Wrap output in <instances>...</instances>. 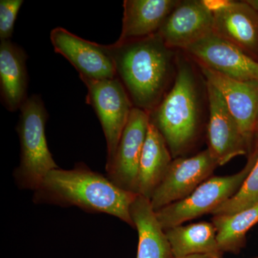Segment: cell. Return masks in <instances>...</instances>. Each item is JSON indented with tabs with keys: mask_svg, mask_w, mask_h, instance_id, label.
I'll return each mask as SVG.
<instances>
[{
	"mask_svg": "<svg viewBox=\"0 0 258 258\" xmlns=\"http://www.w3.org/2000/svg\"><path fill=\"white\" fill-rule=\"evenodd\" d=\"M116 76L134 107L151 113L169 91L176 72L175 50L158 34L108 45Z\"/></svg>",
	"mask_w": 258,
	"mask_h": 258,
	"instance_id": "cell-1",
	"label": "cell"
},
{
	"mask_svg": "<svg viewBox=\"0 0 258 258\" xmlns=\"http://www.w3.org/2000/svg\"><path fill=\"white\" fill-rule=\"evenodd\" d=\"M174 257L192 254L222 257L217 232L212 222H201L179 225L164 230Z\"/></svg>",
	"mask_w": 258,
	"mask_h": 258,
	"instance_id": "cell-19",
	"label": "cell"
},
{
	"mask_svg": "<svg viewBox=\"0 0 258 258\" xmlns=\"http://www.w3.org/2000/svg\"><path fill=\"white\" fill-rule=\"evenodd\" d=\"M23 0H1L0 1V40H10L14 32L15 20Z\"/></svg>",
	"mask_w": 258,
	"mask_h": 258,
	"instance_id": "cell-22",
	"label": "cell"
},
{
	"mask_svg": "<svg viewBox=\"0 0 258 258\" xmlns=\"http://www.w3.org/2000/svg\"><path fill=\"white\" fill-rule=\"evenodd\" d=\"M177 0H125L121 33L116 42L130 41L157 34Z\"/></svg>",
	"mask_w": 258,
	"mask_h": 258,
	"instance_id": "cell-15",
	"label": "cell"
},
{
	"mask_svg": "<svg viewBox=\"0 0 258 258\" xmlns=\"http://www.w3.org/2000/svg\"><path fill=\"white\" fill-rule=\"evenodd\" d=\"M149 113L134 107L106 176L120 189L137 193L139 162L149 128ZM138 195V194H137Z\"/></svg>",
	"mask_w": 258,
	"mask_h": 258,
	"instance_id": "cell-10",
	"label": "cell"
},
{
	"mask_svg": "<svg viewBox=\"0 0 258 258\" xmlns=\"http://www.w3.org/2000/svg\"><path fill=\"white\" fill-rule=\"evenodd\" d=\"M174 258H212L211 256L207 254H192V255L184 256V257Z\"/></svg>",
	"mask_w": 258,
	"mask_h": 258,
	"instance_id": "cell-23",
	"label": "cell"
},
{
	"mask_svg": "<svg viewBox=\"0 0 258 258\" xmlns=\"http://www.w3.org/2000/svg\"><path fill=\"white\" fill-rule=\"evenodd\" d=\"M184 51L196 63L240 81H258V62L215 31Z\"/></svg>",
	"mask_w": 258,
	"mask_h": 258,
	"instance_id": "cell-7",
	"label": "cell"
},
{
	"mask_svg": "<svg viewBox=\"0 0 258 258\" xmlns=\"http://www.w3.org/2000/svg\"><path fill=\"white\" fill-rule=\"evenodd\" d=\"M205 84L209 106L208 149L218 166H223L251 151L221 93L206 81Z\"/></svg>",
	"mask_w": 258,
	"mask_h": 258,
	"instance_id": "cell-11",
	"label": "cell"
},
{
	"mask_svg": "<svg viewBox=\"0 0 258 258\" xmlns=\"http://www.w3.org/2000/svg\"><path fill=\"white\" fill-rule=\"evenodd\" d=\"M137 196L79 163L73 169L51 171L34 191L32 200L37 205L77 207L89 213L107 214L134 227L130 210Z\"/></svg>",
	"mask_w": 258,
	"mask_h": 258,
	"instance_id": "cell-2",
	"label": "cell"
},
{
	"mask_svg": "<svg viewBox=\"0 0 258 258\" xmlns=\"http://www.w3.org/2000/svg\"><path fill=\"white\" fill-rule=\"evenodd\" d=\"M258 136V120H257V128H256V136H255V139L256 137H257Z\"/></svg>",
	"mask_w": 258,
	"mask_h": 258,
	"instance_id": "cell-25",
	"label": "cell"
},
{
	"mask_svg": "<svg viewBox=\"0 0 258 258\" xmlns=\"http://www.w3.org/2000/svg\"><path fill=\"white\" fill-rule=\"evenodd\" d=\"M50 39L55 52L74 66L81 79L101 81L117 77L108 45L84 40L60 27L51 31Z\"/></svg>",
	"mask_w": 258,
	"mask_h": 258,
	"instance_id": "cell-9",
	"label": "cell"
},
{
	"mask_svg": "<svg viewBox=\"0 0 258 258\" xmlns=\"http://www.w3.org/2000/svg\"><path fill=\"white\" fill-rule=\"evenodd\" d=\"M256 144H258V136L257 137H256L255 145Z\"/></svg>",
	"mask_w": 258,
	"mask_h": 258,
	"instance_id": "cell-26",
	"label": "cell"
},
{
	"mask_svg": "<svg viewBox=\"0 0 258 258\" xmlns=\"http://www.w3.org/2000/svg\"><path fill=\"white\" fill-rule=\"evenodd\" d=\"M246 2L258 13V0H246Z\"/></svg>",
	"mask_w": 258,
	"mask_h": 258,
	"instance_id": "cell-24",
	"label": "cell"
},
{
	"mask_svg": "<svg viewBox=\"0 0 258 258\" xmlns=\"http://www.w3.org/2000/svg\"><path fill=\"white\" fill-rule=\"evenodd\" d=\"M253 150L255 161L248 175L237 193L212 212L214 216L232 215L258 203V144Z\"/></svg>",
	"mask_w": 258,
	"mask_h": 258,
	"instance_id": "cell-21",
	"label": "cell"
},
{
	"mask_svg": "<svg viewBox=\"0 0 258 258\" xmlns=\"http://www.w3.org/2000/svg\"><path fill=\"white\" fill-rule=\"evenodd\" d=\"M254 161L255 152L252 149L247 164L240 172L230 176L210 177L186 198L158 210L156 215L161 227L164 230H167L205 214H212L237 193L252 169Z\"/></svg>",
	"mask_w": 258,
	"mask_h": 258,
	"instance_id": "cell-5",
	"label": "cell"
},
{
	"mask_svg": "<svg viewBox=\"0 0 258 258\" xmlns=\"http://www.w3.org/2000/svg\"><path fill=\"white\" fill-rule=\"evenodd\" d=\"M203 96L199 79L189 61L177 55L175 79L155 109L150 122L165 139L174 159L195 143L203 115Z\"/></svg>",
	"mask_w": 258,
	"mask_h": 258,
	"instance_id": "cell-3",
	"label": "cell"
},
{
	"mask_svg": "<svg viewBox=\"0 0 258 258\" xmlns=\"http://www.w3.org/2000/svg\"><path fill=\"white\" fill-rule=\"evenodd\" d=\"M214 31L258 62V13L245 1L205 0Z\"/></svg>",
	"mask_w": 258,
	"mask_h": 258,
	"instance_id": "cell-12",
	"label": "cell"
},
{
	"mask_svg": "<svg viewBox=\"0 0 258 258\" xmlns=\"http://www.w3.org/2000/svg\"><path fill=\"white\" fill-rule=\"evenodd\" d=\"M20 111L17 132L20 160L13 177L19 189L34 191L51 171L59 167L47 146L45 124L48 115L41 98L37 95L29 97Z\"/></svg>",
	"mask_w": 258,
	"mask_h": 258,
	"instance_id": "cell-4",
	"label": "cell"
},
{
	"mask_svg": "<svg viewBox=\"0 0 258 258\" xmlns=\"http://www.w3.org/2000/svg\"><path fill=\"white\" fill-rule=\"evenodd\" d=\"M134 228L138 231L137 258H174L164 229L150 200L138 195L131 206Z\"/></svg>",
	"mask_w": 258,
	"mask_h": 258,
	"instance_id": "cell-18",
	"label": "cell"
},
{
	"mask_svg": "<svg viewBox=\"0 0 258 258\" xmlns=\"http://www.w3.org/2000/svg\"><path fill=\"white\" fill-rule=\"evenodd\" d=\"M198 66L204 79L221 93L252 152L258 120V81H237Z\"/></svg>",
	"mask_w": 258,
	"mask_h": 258,
	"instance_id": "cell-13",
	"label": "cell"
},
{
	"mask_svg": "<svg viewBox=\"0 0 258 258\" xmlns=\"http://www.w3.org/2000/svg\"><path fill=\"white\" fill-rule=\"evenodd\" d=\"M258 223V203L230 215H215L212 224L222 252L237 254L246 244V235Z\"/></svg>",
	"mask_w": 258,
	"mask_h": 258,
	"instance_id": "cell-20",
	"label": "cell"
},
{
	"mask_svg": "<svg viewBox=\"0 0 258 258\" xmlns=\"http://www.w3.org/2000/svg\"><path fill=\"white\" fill-rule=\"evenodd\" d=\"M212 258H222V257H212ZM253 258H258V257H253Z\"/></svg>",
	"mask_w": 258,
	"mask_h": 258,
	"instance_id": "cell-27",
	"label": "cell"
},
{
	"mask_svg": "<svg viewBox=\"0 0 258 258\" xmlns=\"http://www.w3.org/2000/svg\"><path fill=\"white\" fill-rule=\"evenodd\" d=\"M172 159L165 139L150 122L139 162L137 193L150 200Z\"/></svg>",
	"mask_w": 258,
	"mask_h": 258,
	"instance_id": "cell-17",
	"label": "cell"
},
{
	"mask_svg": "<svg viewBox=\"0 0 258 258\" xmlns=\"http://www.w3.org/2000/svg\"><path fill=\"white\" fill-rule=\"evenodd\" d=\"M81 80L88 88L86 102L96 112L106 138L107 167L114 159L120 137L134 108L133 103L117 77L101 81Z\"/></svg>",
	"mask_w": 258,
	"mask_h": 258,
	"instance_id": "cell-6",
	"label": "cell"
},
{
	"mask_svg": "<svg viewBox=\"0 0 258 258\" xmlns=\"http://www.w3.org/2000/svg\"><path fill=\"white\" fill-rule=\"evenodd\" d=\"M217 166L208 149L193 157L174 159L150 199L154 211L189 196Z\"/></svg>",
	"mask_w": 258,
	"mask_h": 258,
	"instance_id": "cell-8",
	"label": "cell"
},
{
	"mask_svg": "<svg viewBox=\"0 0 258 258\" xmlns=\"http://www.w3.org/2000/svg\"><path fill=\"white\" fill-rule=\"evenodd\" d=\"M27 55L10 40L0 44V92L8 111L14 112L26 101L28 90Z\"/></svg>",
	"mask_w": 258,
	"mask_h": 258,
	"instance_id": "cell-16",
	"label": "cell"
},
{
	"mask_svg": "<svg viewBox=\"0 0 258 258\" xmlns=\"http://www.w3.org/2000/svg\"><path fill=\"white\" fill-rule=\"evenodd\" d=\"M213 13L205 0L179 1L157 34L168 47L183 50L214 31Z\"/></svg>",
	"mask_w": 258,
	"mask_h": 258,
	"instance_id": "cell-14",
	"label": "cell"
}]
</instances>
